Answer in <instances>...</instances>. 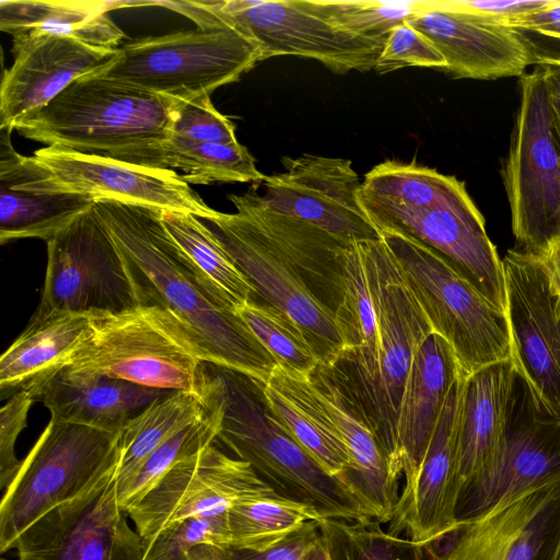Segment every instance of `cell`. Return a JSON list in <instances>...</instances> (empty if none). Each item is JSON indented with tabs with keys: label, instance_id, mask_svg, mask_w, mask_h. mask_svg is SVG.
Returning <instances> with one entry per match:
<instances>
[{
	"label": "cell",
	"instance_id": "484cf974",
	"mask_svg": "<svg viewBox=\"0 0 560 560\" xmlns=\"http://www.w3.org/2000/svg\"><path fill=\"white\" fill-rule=\"evenodd\" d=\"M269 243L294 268L312 293L335 315L345 292V260L353 242L267 208L253 185L229 195Z\"/></svg>",
	"mask_w": 560,
	"mask_h": 560
},
{
	"label": "cell",
	"instance_id": "ba28073f",
	"mask_svg": "<svg viewBox=\"0 0 560 560\" xmlns=\"http://www.w3.org/2000/svg\"><path fill=\"white\" fill-rule=\"evenodd\" d=\"M118 51L100 75L183 101L211 95L264 61L260 46L236 27L136 38Z\"/></svg>",
	"mask_w": 560,
	"mask_h": 560
},
{
	"label": "cell",
	"instance_id": "7dc6e473",
	"mask_svg": "<svg viewBox=\"0 0 560 560\" xmlns=\"http://www.w3.org/2000/svg\"><path fill=\"white\" fill-rule=\"evenodd\" d=\"M557 0H447L455 9L508 24L526 14L546 9Z\"/></svg>",
	"mask_w": 560,
	"mask_h": 560
},
{
	"label": "cell",
	"instance_id": "2e32d148",
	"mask_svg": "<svg viewBox=\"0 0 560 560\" xmlns=\"http://www.w3.org/2000/svg\"><path fill=\"white\" fill-rule=\"evenodd\" d=\"M560 472V418L550 415L516 373L505 429L487 464L463 492L459 522L468 521L505 497Z\"/></svg>",
	"mask_w": 560,
	"mask_h": 560
},
{
	"label": "cell",
	"instance_id": "681fc988",
	"mask_svg": "<svg viewBox=\"0 0 560 560\" xmlns=\"http://www.w3.org/2000/svg\"><path fill=\"white\" fill-rule=\"evenodd\" d=\"M535 63L542 71L549 107L560 131V58L536 57Z\"/></svg>",
	"mask_w": 560,
	"mask_h": 560
},
{
	"label": "cell",
	"instance_id": "c3c4849f",
	"mask_svg": "<svg viewBox=\"0 0 560 560\" xmlns=\"http://www.w3.org/2000/svg\"><path fill=\"white\" fill-rule=\"evenodd\" d=\"M509 25L522 33L560 40V0L546 9L520 16Z\"/></svg>",
	"mask_w": 560,
	"mask_h": 560
},
{
	"label": "cell",
	"instance_id": "1f68e13d",
	"mask_svg": "<svg viewBox=\"0 0 560 560\" xmlns=\"http://www.w3.org/2000/svg\"><path fill=\"white\" fill-rule=\"evenodd\" d=\"M359 197L376 229L396 215L431 206H476L465 184L455 176L396 160L377 164L366 173Z\"/></svg>",
	"mask_w": 560,
	"mask_h": 560
},
{
	"label": "cell",
	"instance_id": "f907efd6",
	"mask_svg": "<svg viewBox=\"0 0 560 560\" xmlns=\"http://www.w3.org/2000/svg\"><path fill=\"white\" fill-rule=\"evenodd\" d=\"M551 285L560 295V235L553 238L539 257Z\"/></svg>",
	"mask_w": 560,
	"mask_h": 560
},
{
	"label": "cell",
	"instance_id": "9a60e30c",
	"mask_svg": "<svg viewBox=\"0 0 560 560\" xmlns=\"http://www.w3.org/2000/svg\"><path fill=\"white\" fill-rule=\"evenodd\" d=\"M116 472L33 522L18 560H141L145 541L118 502Z\"/></svg>",
	"mask_w": 560,
	"mask_h": 560
},
{
	"label": "cell",
	"instance_id": "60d3db41",
	"mask_svg": "<svg viewBox=\"0 0 560 560\" xmlns=\"http://www.w3.org/2000/svg\"><path fill=\"white\" fill-rule=\"evenodd\" d=\"M203 412L200 420L164 442L143 462L127 488L118 494V502L125 511L140 500L176 464L217 440V421L210 413L205 410Z\"/></svg>",
	"mask_w": 560,
	"mask_h": 560
},
{
	"label": "cell",
	"instance_id": "277c9868",
	"mask_svg": "<svg viewBox=\"0 0 560 560\" xmlns=\"http://www.w3.org/2000/svg\"><path fill=\"white\" fill-rule=\"evenodd\" d=\"M121 431L50 419L3 490L0 551L33 522L117 471Z\"/></svg>",
	"mask_w": 560,
	"mask_h": 560
},
{
	"label": "cell",
	"instance_id": "5b68a950",
	"mask_svg": "<svg viewBox=\"0 0 560 560\" xmlns=\"http://www.w3.org/2000/svg\"><path fill=\"white\" fill-rule=\"evenodd\" d=\"M433 332L451 347L468 376L511 359L506 315L495 308L450 261L416 238L394 230L381 232Z\"/></svg>",
	"mask_w": 560,
	"mask_h": 560
},
{
	"label": "cell",
	"instance_id": "8992f818",
	"mask_svg": "<svg viewBox=\"0 0 560 560\" xmlns=\"http://www.w3.org/2000/svg\"><path fill=\"white\" fill-rule=\"evenodd\" d=\"M90 316V336L61 369L152 388L195 392L199 365L207 359L170 314L139 305Z\"/></svg>",
	"mask_w": 560,
	"mask_h": 560
},
{
	"label": "cell",
	"instance_id": "9c48e42d",
	"mask_svg": "<svg viewBox=\"0 0 560 560\" xmlns=\"http://www.w3.org/2000/svg\"><path fill=\"white\" fill-rule=\"evenodd\" d=\"M362 247L377 314L376 377L364 412L394 470L401 395L415 353L433 329L384 240Z\"/></svg>",
	"mask_w": 560,
	"mask_h": 560
},
{
	"label": "cell",
	"instance_id": "52a82bcc",
	"mask_svg": "<svg viewBox=\"0 0 560 560\" xmlns=\"http://www.w3.org/2000/svg\"><path fill=\"white\" fill-rule=\"evenodd\" d=\"M520 104L501 175L518 249L540 257L560 235V131L539 67L520 77Z\"/></svg>",
	"mask_w": 560,
	"mask_h": 560
},
{
	"label": "cell",
	"instance_id": "5bb4252c",
	"mask_svg": "<svg viewBox=\"0 0 560 560\" xmlns=\"http://www.w3.org/2000/svg\"><path fill=\"white\" fill-rule=\"evenodd\" d=\"M243 271L260 300L288 315L301 329L320 364L332 365L343 351L334 313L308 289L294 268L242 211L202 220Z\"/></svg>",
	"mask_w": 560,
	"mask_h": 560
},
{
	"label": "cell",
	"instance_id": "8fae6325",
	"mask_svg": "<svg viewBox=\"0 0 560 560\" xmlns=\"http://www.w3.org/2000/svg\"><path fill=\"white\" fill-rule=\"evenodd\" d=\"M219 21L255 40L264 60L277 56L312 58L337 73L375 68L382 46L332 23L314 0H202Z\"/></svg>",
	"mask_w": 560,
	"mask_h": 560
},
{
	"label": "cell",
	"instance_id": "ffe728a7",
	"mask_svg": "<svg viewBox=\"0 0 560 560\" xmlns=\"http://www.w3.org/2000/svg\"><path fill=\"white\" fill-rule=\"evenodd\" d=\"M13 63L0 86V129L14 130L75 80L102 74L118 58V48L84 44L42 32L13 36Z\"/></svg>",
	"mask_w": 560,
	"mask_h": 560
},
{
	"label": "cell",
	"instance_id": "cb8c5ba5",
	"mask_svg": "<svg viewBox=\"0 0 560 560\" xmlns=\"http://www.w3.org/2000/svg\"><path fill=\"white\" fill-rule=\"evenodd\" d=\"M311 381L349 451V483L375 521L389 523L400 493V477L393 470L364 410L335 365L319 364Z\"/></svg>",
	"mask_w": 560,
	"mask_h": 560
},
{
	"label": "cell",
	"instance_id": "bcb514c9",
	"mask_svg": "<svg viewBox=\"0 0 560 560\" xmlns=\"http://www.w3.org/2000/svg\"><path fill=\"white\" fill-rule=\"evenodd\" d=\"M34 398L20 390L8 398L0 411V488L4 490L15 476L21 462L15 455V443L26 427Z\"/></svg>",
	"mask_w": 560,
	"mask_h": 560
},
{
	"label": "cell",
	"instance_id": "83f0119b",
	"mask_svg": "<svg viewBox=\"0 0 560 560\" xmlns=\"http://www.w3.org/2000/svg\"><path fill=\"white\" fill-rule=\"evenodd\" d=\"M172 393L60 369L28 394L49 410L50 419L121 431L149 406Z\"/></svg>",
	"mask_w": 560,
	"mask_h": 560
},
{
	"label": "cell",
	"instance_id": "836d02e7",
	"mask_svg": "<svg viewBox=\"0 0 560 560\" xmlns=\"http://www.w3.org/2000/svg\"><path fill=\"white\" fill-rule=\"evenodd\" d=\"M162 221L192 267L235 311L260 300L256 289L201 219L190 213L162 211Z\"/></svg>",
	"mask_w": 560,
	"mask_h": 560
},
{
	"label": "cell",
	"instance_id": "f35d334b",
	"mask_svg": "<svg viewBox=\"0 0 560 560\" xmlns=\"http://www.w3.org/2000/svg\"><path fill=\"white\" fill-rule=\"evenodd\" d=\"M236 313L279 365L311 376L320 364L299 326L283 312L265 302L253 301Z\"/></svg>",
	"mask_w": 560,
	"mask_h": 560
},
{
	"label": "cell",
	"instance_id": "ee69618b",
	"mask_svg": "<svg viewBox=\"0 0 560 560\" xmlns=\"http://www.w3.org/2000/svg\"><path fill=\"white\" fill-rule=\"evenodd\" d=\"M405 67L444 70L446 61L434 44L408 22L394 27L377 58L374 70L387 73Z\"/></svg>",
	"mask_w": 560,
	"mask_h": 560
},
{
	"label": "cell",
	"instance_id": "d6a6232c",
	"mask_svg": "<svg viewBox=\"0 0 560 560\" xmlns=\"http://www.w3.org/2000/svg\"><path fill=\"white\" fill-rule=\"evenodd\" d=\"M140 5L133 1L105 0H1L0 28L12 36L42 32L88 45L118 48L126 37L109 11Z\"/></svg>",
	"mask_w": 560,
	"mask_h": 560
},
{
	"label": "cell",
	"instance_id": "e0dca14e",
	"mask_svg": "<svg viewBox=\"0 0 560 560\" xmlns=\"http://www.w3.org/2000/svg\"><path fill=\"white\" fill-rule=\"evenodd\" d=\"M281 163L283 172L255 184L267 208L351 241L381 238L360 201L361 182L350 160L302 154Z\"/></svg>",
	"mask_w": 560,
	"mask_h": 560
},
{
	"label": "cell",
	"instance_id": "7402d4cb",
	"mask_svg": "<svg viewBox=\"0 0 560 560\" xmlns=\"http://www.w3.org/2000/svg\"><path fill=\"white\" fill-rule=\"evenodd\" d=\"M560 508V472L460 522L443 560H537Z\"/></svg>",
	"mask_w": 560,
	"mask_h": 560
},
{
	"label": "cell",
	"instance_id": "4316f807",
	"mask_svg": "<svg viewBox=\"0 0 560 560\" xmlns=\"http://www.w3.org/2000/svg\"><path fill=\"white\" fill-rule=\"evenodd\" d=\"M459 375L453 350L431 332L415 353L398 409L393 467L404 482L418 470L448 390Z\"/></svg>",
	"mask_w": 560,
	"mask_h": 560
},
{
	"label": "cell",
	"instance_id": "7c38bea8",
	"mask_svg": "<svg viewBox=\"0 0 560 560\" xmlns=\"http://www.w3.org/2000/svg\"><path fill=\"white\" fill-rule=\"evenodd\" d=\"M256 498L283 497L248 463L212 443L176 464L126 512L147 539L173 524L226 514L235 503Z\"/></svg>",
	"mask_w": 560,
	"mask_h": 560
},
{
	"label": "cell",
	"instance_id": "30bf717a",
	"mask_svg": "<svg viewBox=\"0 0 560 560\" xmlns=\"http://www.w3.org/2000/svg\"><path fill=\"white\" fill-rule=\"evenodd\" d=\"M46 243L47 268L38 306L89 315L139 306L126 264L94 206Z\"/></svg>",
	"mask_w": 560,
	"mask_h": 560
},
{
	"label": "cell",
	"instance_id": "8d00e7d4",
	"mask_svg": "<svg viewBox=\"0 0 560 560\" xmlns=\"http://www.w3.org/2000/svg\"><path fill=\"white\" fill-rule=\"evenodd\" d=\"M324 518L314 509L284 498H256L235 503L226 513L229 546L266 551L312 521Z\"/></svg>",
	"mask_w": 560,
	"mask_h": 560
},
{
	"label": "cell",
	"instance_id": "f5cc1de1",
	"mask_svg": "<svg viewBox=\"0 0 560 560\" xmlns=\"http://www.w3.org/2000/svg\"><path fill=\"white\" fill-rule=\"evenodd\" d=\"M545 560H560V517L553 530L551 546Z\"/></svg>",
	"mask_w": 560,
	"mask_h": 560
},
{
	"label": "cell",
	"instance_id": "11a10c76",
	"mask_svg": "<svg viewBox=\"0 0 560 560\" xmlns=\"http://www.w3.org/2000/svg\"><path fill=\"white\" fill-rule=\"evenodd\" d=\"M1 560H5V559H1Z\"/></svg>",
	"mask_w": 560,
	"mask_h": 560
},
{
	"label": "cell",
	"instance_id": "816d5d0a",
	"mask_svg": "<svg viewBox=\"0 0 560 560\" xmlns=\"http://www.w3.org/2000/svg\"><path fill=\"white\" fill-rule=\"evenodd\" d=\"M306 560H332V557L330 555L329 548L320 535L316 540L315 545L313 546L312 550L308 553V557Z\"/></svg>",
	"mask_w": 560,
	"mask_h": 560
},
{
	"label": "cell",
	"instance_id": "4fadbf2b",
	"mask_svg": "<svg viewBox=\"0 0 560 560\" xmlns=\"http://www.w3.org/2000/svg\"><path fill=\"white\" fill-rule=\"evenodd\" d=\"M502 267L512 363L538 402L560 418V295L537 256L509 249Z\"/></svg>",
	"mask_w": 560,
	"mask_h": 560
},
{
	"label": "cell",
	"instance_id": "6da1fadb",
	"mask_svg": "<svg viewBox=\"0 0 560 560\" xmlns=\"http://www.w3.org/2000/svg\"><path fill=\"white\" fill-rule=\"evenodd\" d=\"M94 207L126 264L139 305L170 314L207 361L264 384L276 359L188 261L165 229L162 210L110 199Z\"/></svg>",
	"mask_w": 560,
	"mask_h": 560
},
{
	"label": "cell",
	"instance_id": "b9f144b4",
	"mask_svg": "<svg viewBox=\"0 0 560 560\" xmlns=\"http://www.w3.org/2000/svg\"><path fill=\"white\" fill-rule=\"evenodd\" d=\"M144 541L141 560H187L189 551L196 546H229L226 514L183 521Z\"/></svg>",
	"mask_w": 560,
	"mask_h": 560
},
{
	"label": "cell",
	"instance_id": "f546056e",
	"mask_svg": "<svg viewBox=\"0 0 560 560\" xmlns=\"http://www.w3.org/2000/svg\"><path fill=\"white\" fill-rule=\"evenodd\" d=\"M92 331L91 316L38 306L0 359V392H33L59 371Z\"/></svg>",
	"mask_w": 560,
	"mask_h": 560
},
{
	"label": "cell",
	"instance_id": "7a4b0ae2",
	"mask_svg": "<svg viewBox=\"0 0 560 560\" xmlns=\"http://www.w3.org/2000/svg\"><path fill=\"white\" fill-rule=\"evenodd\" d=\"M195 393L217 421V440L278 494L314 509L324 518L374 520L355 491L324 470L287 432L268 408L259 382L202 361Z\"/></svg>",
	"mask_w": 560,
	"mask_h": 560
},
{
	"label": "cell",
	"instance_id": "d6986e66",
	"mask_svg": "<svg viewBox=\"0 0 560 560\" xmlns=\"http://www.w3.org/2000/svg\"><path fill=\"white\" fill-rule=\"evenodd\" d=\"M464 375L451 386L422 462L404 482L388 532L424 547L453 535L459 527L460 499L457 431Z\"/></svg>",
	"mask_w": 560,
	"mask_h": 560
},
{
	"label": "cell",
	"instance_id": "e575fe53",
	"mask_svg": "<svg viewBox=\"0 0 560 560\" xmlns=\"http://www.w3.org/2000/svg\"><path fill=\"white\" fill-rule=\"evenodd\" d=\"M203 415L195 392L178 390L153 402L132 419L120 433L117 494L127 488L151 453Z\"/></svg>",
	"mask_w": 560,
	"mask_h": 560
},
{
	"label": "cell",
	"instance_id": "44dd1931",
	"mask_svg": "<svg viewBox=\"0 0 560 560\" xmlns=\"http://www.w3.org/2000/svg\"><path fill=\"white\" fill-rule=\"evenodd\" d=\"M443 55L455 79L522 77L536 61L528 39L512 26L460 11L447 0H428L408 22Z\"/></svg>",
	"mask_w": 560,
	"mask_h": 560
},
{
	"label": "cell",
	"instance_id": "f6af8a7d",
	"mask_svg": "<svg viewBox=\"0 0 560 560\" xmlns=\"http://www.w3.org/2000/svg\"><path fill=\"white\" fill-rule=\"evenodd\" d=\"M319 521H312L275 547L261 551L234 549L230 546L199 545L187 560H306L319 537Z\"/></svg>",
	"mask_w": 560,
	"mask_h": 560
},
{
	"label": "cell",
	"instance_id": "74e56055",
	"mask_svg": "<svg viewBox=\"0 0 560 560\" xmlns=\"http://www.w3.org/2000/svg\"><path fill=\"white\" fill-rule=\"evenodd\" d=\"M381 524L375 520L318 522L332 560H428L427 547L390 534Z\"/></svg>",
	"mask_w": 560,
	"mask_h": 560
},
{
	"label": "cell",
	"instance_id": "603a6c76",
	"mask_svg": "<svg viewBox=\"0 0 560 560\" xmlns=\"http://www.w3.org/2000/svg\"><path fill=\"white\" fill-rule=\"evenodd\" d=\"M407 234L450 261L498 310L505 313V285L495 246L476 206L436 205L396 215L378 229Z\"/></svg>",
	"mask_w": 560,
	"mask_h": 560
},
{
	"label": "cell",
	"instance_id": "d590c367",
	"mask_svg": "<svg viewBox=\"0 0 560 560\" xmlns=\"http://www.w3.org/2000/svg\"><path fill=\"white\" fill-rule=\"evenodd\" d=\"M159 167L179 172L187 184H259L266 175L258 171L253 155L240 142L222 144L192 141L171 135Z\"/></svg>",
	"mask_w": 560,
	"mask_h": 560
},
{
	"label": "cell",
	"instance_id": "f1b7e54d",
	"mask_svg": "<svg viewBox=\"0 0 560 560\" xmlns=\"http://www.w3.org/2000/svg\"><path fill=\"white\" fill-rule=\"evenodd\" d=\"M260 386L268 408L293 440L324 470L351 487L348 480L352 468L349 451L316 394L311 376L277 364Z\"/></svg>",
	"mask_w": 560,
	"mask_h": 560
},
{
	"label": "cell",
	"instance_id": "3957f363",
	"mask_svg": "<svg viewBox=\"0 0 560 560\" xmlns=\"http://www.w3.org/2000/svg\"><path fill=\"white\" fill-rule=\"evenodd\" d=\"M178 100L100 74L69 84L15 127L47 145L159 167Z\"/></svg>",
	"mask_w": 560,
	"mask_h": 560
},
{
	"label": "cell",
	"instance_id": "ab89813d",
	"mask_svg": "<svg viewBox=\"0 0 560 560\" xmlns=\"http://www.w3.org/2000/svg\"><path fill=\"white\" fill-rule=\"evenodd\" d=\"M316 8L340 28L384 46L390 31L419 12L424 0H314Z\"/></svg>",
	"mask_w": 560,
	"mask_h": 560
},
{
	"label": "cell",
	"instance_id": "db71d44e",
	"mask_svg": "<svg viewBox=\"0 0 560 560\" xmlns=\"http://www.w3.org/2000/svg\"><path fill=\"white\" fill-rule=\"evenodd\" d=\"M428 560H443L442 551H436L433 546L427 547Z\"/></svg>",
	"mask_w": 560,
	"mask_h": 560
},
{
	"label": "cell",
	"instance_id": "ac0fdd59",
	"mask_svg": "<svg viewBox=\"0 0 560 560\" xmlns=\"http://www.w3.org/2000/svg\"><path fill=\"white\" fill-rule=\"evenodd\" d=\"M33 158L45 170L50 187L57 191L190 213L201 220L218 213L173 170L58 145L43 147L34 152Z\"/></svg>",
	"mask_w": 560,
	"mask_h": 560
},
{
	"label": "cell",
	"instance_id": "7bdbcfd3",
	"mask_svg": "<svg viewBox=\"0 0 560 560\" xmlns=\"http://www.w3.org/2000/svg\"><path fill=\"white\" fill-rule=\"evenodd\" d=\"M172 133L199 142H238L235 125L213 106L210 95L178 100Z\"/></svg>",
	"mask_w": 560,
	"mask_h": 560
},
{
	"label": "cell",
	"instance_id": "d4e9b609",
	"mask_svg": "<svg viewBox=\"0 0 560 560\" xmlns=\"http://www.w3.org/2000/svg\"><path fill=\"white\" fill-rule=\"evenodd\" d=\"M10 135V130H1L0 242H47L96 200L83 194L54 190L42 165L33 155L16 152Z\"/></svg>",
	"mask_w": 560,
	"mask_h": 560
},
{
	"label": "cell",
	"instance_id": "4dcf8cb0",
	"mask_svg": "<svg viewBox=\"0 0 560 560\" xmlns=\"http://www.w3.org/2000/svg\"><path fill=\"white\" fill-rule=\"evenodd\" d=\"M515 375L508 359L465 377L457 431L460 497L502 439Z\"/></svg>",
	"mask_w": 560,
	"mask_h": 560
}]
</instances>
